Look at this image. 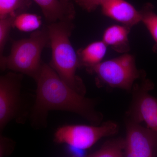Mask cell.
<instances>
[{"label": "cell", "mask_w": 157, "mask_h": 157, "mask_svg": "<svg viewBox=\"0 0 157 157\" xmlns=\"http://www.w3.org/2000/svg\"><path fill=\"white\" fill-rule=\"evenodd\" d=\"M35 80L36 96L31 117L35 124H45L48 112L53 110L74 113L93 125L101 124L103 114L96 109L94 100L85 98L70 87L50 65L42 64Z\"/></svg>", "instance_id": "6da1fadb"}, {"label": "cell", "mask_w": 157, "mask_h": 157, "mask_svg": "<svg viewBox=\"0 0 157 157\" xmlns=\"http://www.w3.org/2000/svg\"><path fill=\"white\" fill-rule=\"evenodd\" d=\"M46 25L52 50L49 65L70 87L84 96L86 88L82 79L76 73L79 67L77 52L70 40L74 29L73 21H59Z\"/></svg>", "instance_id": "7a4b0ae2"}, {"label": "cell", "mask_w": 157, "mask_h": 157, "mask_svg": "<svg viewBox=\"0 0 157 157\" xmlns=\"http://www.w3.org/2000/svg\"><path fill=\"white\" fill-rule=\"evenodd\" d=\"M47 26L33 32L27 39L13 41L11 52L6 56L7 69L35 79L41 70L43 49L50 46Z\"/></svg>", "instance_id": "3957f363"}, {"label": "cell", "mask_w": 157, "mask_h": 157, "mask_svg": "<svg viewBox=\"0 0 157 157\" xmlns=\"http://www.w3.org/2000/svg\"><path fill=\"white\" fill-rule=\"evenodd\" d=\"M86 70L95 74L97 85L107 86L127 91L132 90L134 82L142 75L136 67L135 57L128 53L101 62Z\"/></svg>", "instance_id": "277c9868"}, {"label": "cell", "mask_w": 157, "mask_h": 157, "mask_svg": "<svg viewBox=\"0 0 157 157\" xmlns=\"http://www.w3.org/2000/svg\"><path fill=\"white\" fill-rule=\"evenodd\" d=\"M118 131L117 124L111 121L105 122L100 126L66 125L57 129L54 139L56 143L83 151L92 147L103 137L115 135Z\"/></svg>", "instance_id": "5b68a950"}, {"label": "cell", "mask_w": 157, "mask_h": 157, "mask_svg": "<svg viewBox=\"0 0 157 157\" xmlns=\"http://www.w3.org/2000/svg\"><path fill=\"white\" fill-rule=\"evenodd\" d=\"M22 79V74L15 72L0 75V136L7 124L20 111Z\"/></svg>", "instance_id": "8992f818"}, {"label": "cell", "mask_w": 157, "mask_h": 157, "mask_svg": "<svg viewBox=\"0 0 157 157\" xmlns=\"http://www.w3.org/2000/svg\"><path fill=\"white\" fill-rule=\"evenodd\" d=\"M153 87L147 79L133 86V99L127 115L128 120L139 124L144 121L147 128L157 132V98L148 93Z\"/></svg>", "instance_id": "52a82bcc"}, {"label": "cell", "mask_w": 157, "mask_h": 157, "mask_svg": "<svg viewBox=\"0 0 157 157\" xmlns=\"http://www.w3.org/2000/svg\"><path fill=\"white\" fill-rule=\"evenodd\" d=\"M124 157H151L157 155V132L139 123L126 121Z\"/></svg>", "instance_id": "ba28073f"}, {"label": "cell", "mask_w": 157, "mask_h": 157, "mask_svg": "<svg viewBox=\"0 0 157 157\" xmlns=\"http://www.w3.org/2000/svg\"><path fill=\"white\" fill-rule=\"evenodd\" d=\"M101 6L104 15L130 28L141 21L140 11L125 0H106Z\"/></svg>", "instance_id": "9c48e42d"}, {"label": "cell", "mask_w": 157, "mask_h": 157, "mask_svg": "<svg viewBox=\"0 0 157 157\" xmlns=\"http://www.w3.org/2000/svg\"><path fill=\"white\" fill-rule=\"evenodd\" d=\"M39 5L48 23L73 21L75 8L72 0H33Z\"/></svg>", "instance_id": "30bf717a"}, {"label": "cell", "mask_w": 157, "mask_h": 157, "mask_svg": "<svg viewBox=\"0 0 157 157\" xmlns=\"http://www.w3.org/2000/svg\"><path fill=\"white\" fill-rule=\"evenodd\" d=\"M130 29L124 25L110 26L104 31L102 41L117 52L128 53L130 48L128 40Z\"/></svg>", "instance_id": "8fae6325"}, {"label": "cell", "mask_w": 157, "mask_h": 157, "mask_svg": "<svg viewBox=\"0 0 157 157\" xmlns=\"http://www.w3.org/2000/svg\"><path fill=\"white\" fill-rule=\"evenodd\" d=\"M107 46L103 41H97L79 49L77 52L79 67H84L87 70L101 63L107 52Z\"/></svg>", "instance_id": "7c38bea8"}, {"label": "cell", "mask_w": 157, "mask_h": 157, "mask_svg": "<svg viewBox=\"0 0 157 157\" xmlns=\"http://www.w3.org/2000/svg\"><path fill=\"white\" fill-rule=\"evenodd\" d=\"M125 139L117 138L107 140L101 148L88 155L90 157H124Z\"/></svg>", "instance_id": "4fadbf2b"}, {"label": "cell", "mask_w": 157, "mask_h": 157, "mask_svg": "<svg viewBox=\"0 0 157 157\" xmlns=\"http://www.w3.org/2000/svg\"><path fill=\"white\" fill-rule=\"evenodd\" d=\"M31 0H0V18L16 16L29 8Z\"/></svg>", "instance_id": "5bb4252c"}, {"label": "cell", "mask_w": 157, "mask_h": 157, "mask_svg": "<svg viewBox=\"0 0 157 157\" xmlns=\"http://www.w3.org/2000/svg\"><path fill=\"white\" fill-rule=\"evenodd\" d=\"M42 23L39 15L22 12L14 17L13 27L22 32H33L39 29Z\"/></svg>", "instance_id": "9a60e30c"}, {"label": "cell", "mask_w": 157, "mask_h": 157, "mask_svg": "<svg viewBox=\"0 0 157 157\" xmlns=\"http://www.w3.org/2000/svg\"><path fill=\"white\" fill-rule=\"evenodd\" d=\"M140 12L141 21L146 26L155 42L154 51L157 52V14L154 11L153 6L150 3L144 5Z\"/></svg>", "instance_id": "2e32d148"}, {"label": "cell", "mask_w": 157, "mask_h": 157, "mask_svg": "<svg viewBox=\"0 0 157 157\" xmlns=\"http://www.w3.org/2000/svg\"><path fill=\"white\" fill-rule=\"evenodd\" d=\"M16 16L0 18V70L2 71H4L7 69L6 56H4L3 51L9 38L10 31L13 28V20Z\"/></svg>", "instance_id": "e0dca14e"}, {"label": "cell", "mask_w": 157, "mask_h": 157, "mask_svg": "<svg viewBox=\"0 0 157 157\" xmlns=\"http://www.w3.org/2000/svg\"><path fill=\"white\" fill-rule=\"evenodd\" d=\"M106 0H74V2L88 12L95 10Z\"/></svg>", "instance_id": "ac0fdd59"}, {"label": "cell", "mask_w": 157, "mask_h": 157, "mask_svg": "<svg viewBox=\"0 0 157 157\" xmlns=\"http://www.w3.org/2000/svg\"><path fill=\"white\" fill-rule=\"evenodd\" d=\"M13 145L10 139L0 136V157L9 155L13 148Z\"/></svg>", "instance_id": "d6986e66"}]
</instances>
